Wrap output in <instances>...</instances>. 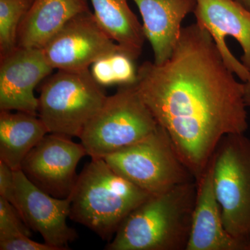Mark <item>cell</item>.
Returning <instances> with one entry per match:
<instances>
[{
  "label": "cell",
  "instance_id": "obj_1",
  "mask_svg": "<svg viewBox=\"0 0 250 250\" xmlns=\"http://www.w3.org/2000/svg\"><path fill=\"white\" fill-rule=\"evenodd\" d=\"M234 75L197 22L182 27L165 62H146L138 68L140 96L195 180L225 136L248 129L243 83Z\"/></svg>",
  "mask_w": 250,
  "mask_h": 250
},
{
  "label": "cell",
  "instance_id": "obj_2",
  "mask_svg": "<svg viewBox=\"0 0 250 250\" xmlns=\"http://www.w3.org/2000/svg\"><path fill=\"white\" fill-rule=\"evenodd\" d=\"M196 181L152 195L133 210L108 243V250H187Z\"/></svg>",
  "mask_w": 250,
  "mask_h": 250
},
{
  "label": "cell",
  "instance_id": "obj_3",
  "mask_svg": "<svg viewBox=\"0 0 250 250\" xmlns=\"http://www.w3.org/2000/svg\"><path fill=\"white\" fill-rule=\"evenodd\" d=\"M150 196L116 173L104 159H92L70 195V218L103 239H111L124 219Z\"/></svg>",
  "mask_w": 250,
  "mask_h": 250
},
{
  "label": "cell",
  "instance_id": "obj_4",
  "mask_svg": "<svg viewBox=\"0 0 250 250\" xmlns=\"http://www.w3.org/2000/svg\"><path fill=\"white\" fill-rule=\"evenodd\" d=\"M159 126L135 83L121 85L116 93L107 96L79 139L87 155L104 159L145 139Z\"/></svg>",
  "mask_w": 250,
  "mask_h": 250
},
{
  "label": "cell",
  "instance_id": "obj_5",
  "mask_svg": "<svg viewBox=\"0 0 250 250\" xmlns=\"http://www.w3.org/2000/svg\"><path fill=\"white\" fill-rule=\"evenodd\" d=\"M106 98L90 70H58L41 87L38 113L49 133L80 138Z\"/></svg>",
  "mask_w": 250,
  "mask_h": 250
},
{
  "label": "cell",
  "instance_id": "obj_6",
  "mask_svg": "<svg viewBox=\"0 0 250 250\" xmlns=\"http://www.w3.org/2000/svg\"><path fill=\"white\" fill-rule=\"evenodd\" d=\"M104 159L116 173L150 195L196 181L160 125L147 137Z\"/></svg>",
  "mask_w": 250,
  "mask_h": 250
},
{
  "label": "cell",
  "instance_id": "obj_7",
  "mask_svg": "<svg viewBox=\"0 0 250 250\" xmlns=\"http://www.w3.org/2000/svg\"><path fill=\"white\" fill-rule=\"evenodd\" d=\"M213 159V182L224 225L242 250H250V139L225 136Z\"/></svg>",
  "mask_w": 250,
  "mask_h": 250
},
{
  "label": "cell",
  "instance_id": "obj_8",
  "mask_svg": "<svg viewBox=\"0 0 250 250\" xmlns=\"http://www.w3.org/2000/svg\"><path fill=\"white\" fill-rule=\"evenodd\" d=\"M197 23L213 38L225 64L238 78L250 76V11L236 0H197Z\"/></svg>",
  "mask_w": 250,
  "mask_h": 250
},
{
  "label": "cell",
  "instance_id": "obj_9",
  "mask_svg": "<svg viewBox=\"0 0 250 250\" xmlns=\"http://www.w3.org/2000/svg\"><path fill=\"white\" fill-rule=\"evenodd\" d=\"M120 50L90 10L70 20L41 49L54 70L67 71L89 70L98 59Z\"/></svg>",
  "mask_w": 250,
  "mask_h": 250
},
{
  "label": "cell",
  "instance_id": "obj_10",
  "mask_svg": "<svg viewBox=\"0 0 250 250\" xmlns=\"http://www.w3.org/2000/svg\"><path fill=\"white\" fill-rule=\"evenodd\" d=\"M85 155L82 143L48 133L27 154L21 170L42 191L57 198H67L77 183L79 162Z\"/></svg>",
  "mask_w": 250,
  "mask_h": 250
},
{
  "label": "cell",
  "instance_id": "obj_11",
  "mask_svg": "<svg viewBox=\"0 0 250 250\" xmlns=\"http://www.w3.org/2000/svg\"><path fill=\"white\" fill-rule=\"evenodd\" d=\"M16 193L21 216L30 229L40 233L45 243L56 250H68L78 235L67 225L70 197L57 198L31 182L22 171H14Z\"/></svg>",
  "mask_w": 250,
  "mask_h": 250
},
{
  "label": "cell",
  "instance_id": "obj_12",
  "mask_svg": "<svg viewBox=\"0 0 250 250\" xmlns=\"http://www.w3.org/2000/svg\"><path fill=\"white\" fill-rule=\"evenodd\" d=\"M53 70L40 49L17 47L0 58V111L37 115L34 89Z\"/></svg>",
  "mask_w": 250,
  "mask_h": 250
},
{
  "label": "cell",
  "instance_id": "obj_13",
  "mask_svg": "<svg viewBox=\"0 0 250 250\" xmlns=\"http://www.w3.org/2000/svg\"><path fill=\"white\" fill-rule=\"evenodd\" d=\"M197 192L187 250H242L224 225L213 182V159L196 179Z\"/></svg>",
  "mask_w": 250,
  "mask_h": 250
},
{
  "label": "cell",
  "instance_id": "obj_14",
  "mask_svg": "<svg viewBox=\"0 0 250 250\" xmlns=\"http://www.w3.org/2000/svg\"><path fill=\"white\" fill-rule=\"evenodd\" d=\"M142 16L143 29L157 65L172 55L182 31V22L194 13L197 0H133Z\"/></svg>",
  "mask_w": 250,
  "mask_h": 250
},
{
  "label": "cell",
  "instance_id": "obj_15",
  "mask_svg": "<svg viewBox=\"0 0 250 250\" xmlns=\"http://www.w3.org/2000/svg\"><path fill=\"white\" fill-rule=\"evenodd\" d=\"M89 10L88 0H34L20 25L18 47L42 49L70 20Z\"/></svg>",
  "mask_w": 250,
  "mask_h": 250
},
{
  "label": "cell",
  "instance_id": "obj_16",
  "mask_svg": "<svg viewBox=\"0 0 250 250\" xmlns=\"http://www.w3.org/2000/svg\"><path fill=\"white\" fill-rule=\"evenodd\" d=\"M37 115L0 112V161L20 170L24 159L49 131Z\"/></svg>",
  "mask_w": 250,
  "mask_h": 250
},
{
  "label": "cell",
  "instance_id": "obj_17",
  "mask_svg": "<svg viewBox=\"0 0 250 250\" xmlns=\"http://www.w3.org/2000/svg\"><path fill=\"white\" fill-rule=\"evenodd\" d=\"M101 27L124 52L135 60L142 53L146 36L143 25L127 0H90Z\"/></svg>",
  "mask_w": 250,
  "mask_h": 250
},
{
  "label": "cell",
  "instance_id": "obj_18",
  "mask_svg": "<svg viewBox=\"0 0 250 250\" xmlns=\"http://www.w3.org/2000/svg\"><path fill=\"white\" fill-rule=\"evenodd\" d=\"M134 62L129 54L120 50L93 62L90 71L94 80L101 86L134 84L138 75Z\"/></svg>",
  "mask_w": 250,
  "mask_h": 250
},
{
  "label": "cell",
  "instance_id": "obj_19",
  "mask_svg": "<svg viewBox=\"0 0 250 250\" xmlns=\"http://www.w3.org/2000/svg\"><path fill=\"white\" fill-rule=\"evenodd\" d=\"M34 0H0V58L18 47V34L23 18Z\"/></svg>",
  "mask_w": 250,
  "mask_h": 250
},
{
  "label": "cell",
  "instance_id": "obj_20",
  "mask_svg": "<svg viewBox=\"0 0 250 250\" xmlns=\"http://www.w3.org/2000/svg\"><path fill=\"white\" fill-rule=\"evenodd\" d=\"M24 233L31 236L30 229L14 206L0 197V238Z\"/></svg>",
  "mask_w": 250,
  "mask_h": 250
},
{
  "label": "cell",
  "instance_id": "obj_21",
  "mask_svg": "<svg viewBox=\"0 0 250 250\" xmlns=\"http://www.w3.org/2000/svg\"><path fill=\"white\" fill-rule=\"evenodd\" d=\"M0 197L14 206L21 214L16 193L14 170L1 161H0Z\"/></svg>",
  "mask_w": 250,
  "mask_h": 250
},
{
  "label": "cell",
  "instance_id": "obj_22",
  "mask_svg": "<svg viewBox=\"0 0 250 250\" xmlns=\"http://www.w3.org/2000/svg\"><path fill=\"white\" fill-rule=\"evenodd\" d=\"M1 250H56L47 243L33 241L24 233L0 238Z\"/></svg>",
  "mask_w": 250,
  "mask_h": 250
},
{
  "label": "cell",
  "instance_id": "obj_23",
  "mask_svg": "<svg viewBox=\"0 0 250 250\" xmlns=\"http://www.w3.org/2000/svg\"><path fill=\"white\" fill-rule=\"evenodd\" d=\"M243 95L247 107L250 108V76L246 82H243Z\"/></svg>",
  "mask_w": 250,
  "mask_h": 250
},
{
  "label": "cell",
  "instance_id": "obj_24",
  "mask_svg": "<svg viewBox=\"0 0 250 250\" xmlns=\"http://www.w3.org/2000/svg\"><path fill=\"white\" fill-rule=\"evenodd\" d=\"M236 1L250 11V0H236Z\"/></svg>",
  "mask_w": 250,
  "mask_h": 250
}]
</instances>
